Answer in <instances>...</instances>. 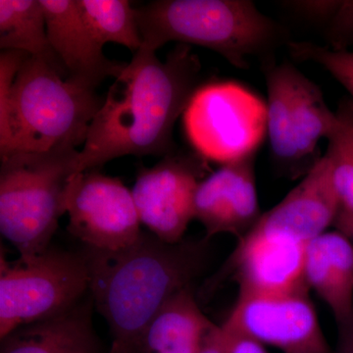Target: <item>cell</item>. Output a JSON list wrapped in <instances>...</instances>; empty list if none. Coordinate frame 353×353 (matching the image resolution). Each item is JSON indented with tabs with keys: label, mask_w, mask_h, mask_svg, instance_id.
<instances>
[{
	"label": "cell",
	"mask_w": 353,
	"mask_h": 353,
	"mask_svg": "<svg viewBox=\"0 0 353 353\" xmlns=\"http://www.w3.org/2000/svg\"><path fill=\"white\" fill-rule=\"evenodd\" d=\"M201 70L192 46L178 44L164 61L155 51L139 48L90 124L79 153L80 171L97 170L127 155L175 152L174 127L199 88Z\"/></svg>",
	"instance_id": "cell-1"
},
{
	"label": "cell",
	"mask_w": 353,
	"mask_h": 353,
	"mask_svg": "<svg viewBox=\"0 0 353 353\" xmlns=\"http://www.w3.org/2000/svg\"><path fill=\"white\" fill-rule=\"evenodd\" d=\"M203 250L201 243H165L150 232L118 252L83 248L88 294L110 330V353H141L146 328L174 294L190 285Z\"/></svg>",
	"instance_id": "cell-2"
},
{
	"label": "cell",
	"mask_w": 353,
	"mask_h": 353,
	"mask_svg": "<svg viewBox=\"0 0 353 353\" xmlns=\"http://www.w3.org/2000/svg\"><path fill=\"white\" fill-rule=\"evenodd\" d=\"M103 102L46 60L28 57L17 77L0 74V157L78 150Z\"/></svg>",
	"instance_id": "cell-3"
},
{
	"label": "cell",
	"mask_w": 353,
	"mask_h": 353,
	"mask_svg": "<svg viewBox=\"0 0 353 353\" xmlns=\"http://www.w3.org/2000/svg\"><path fill=\"white\" fill-rule=\"evenodd\" d=\"M136 14L141 48L157 52L171 41L202 46L240 69L280 37L279 26L248 0H157Z\"/></svg>",
	"instance_id": "cell-4"
},
{
	"label": "cell",
	"mask_w": 353,
	"mask_h": 353,
	"mask_svg": "<svg viewBox=\"0 0 353 353\" xmlns=\"http://www.w3.org/2000/svg\"><path fill=\"white\" fill-rule=\"evenodd\" d=\"M80 150L17 152L1 159L0 232L19 252L32 257L51 245L65 214V190L80 173Z\"/></svg>",
	"instance_id": "cell-5"
},
{
	"label": "cell",
	"mask_w": 353,
	"mask_h": 353,
	"mask_svg": "<svg viewBox=\"0 0 353 353\" xmlns=\"http://www.w3.org/2000/svg\"><path fill=\"white\" fill-rule=\"evenodd\" d=\"M0 260V339L75 307L90 288L82 252L50 245L36 256Z\"/></svg>",
	"instance_id": "cell-6"
},
{
	"label": "cell",
	"mask_w": 353,
	"mask_h": 353,
	"mask_svg": "<svg viewBox=\"0 0 353 353\" xmlns=\"http://www.w3.org/2000/svg\"><path fill=\"white\" fill-rule=\"evenodd\" d=\"M185 136L197 155L222 165L255 157L267 137V105L233 81L199 85L183 114Z\"/></svg>",
	"instance_id": "cell-7"
},
{
	"label": "cell",
	"mask_w": 353,
	"mask_h": 353,
	"mask_svg": "<svg viewBox=\"0 0 353 353\" xmlns=\"http://www.w3.org/2000/svg\"><path fill=\"white\" fill-rule=\"evenodd\" d=\"M267 137L281 163L294 164L314 154L322 139L338 125L320 88L289 63L266 71Z\"/></svg>",
	"instance_id": "cell-8"
},
{
	"label": "cell",
	"mask_w": 353,
	"mask_h": 353,
	"mask_svg": "<svg viewBox=\"0 0 353 353\" xmlns=\"http://www.w3.org/2000/svg\"><path fill=\"white\" fill-rule=\"evenodd\" d=\"M219 336L223 343L243 339L285 353H332L307 290L240 294Z\"/></svg>",
	"instance_id": "cell-9"
},
{
	"label": "cell",
	"mask_w": 353,
	"mask_h": 353,
	"mask_svg": "<svg viewBox=\"0 0 353 353\" xmlns=\"http://www.w3.org/2000/svg\"><path fill=\"white\" fill-rule=\"evenodd\" d=\"M63 206L69 233L83 248L118 252L134 245L143 231L132 190L118 178L97 170L72 176Z\"/></svg>",
	"instance_id": "cell-10"
},
{
	"label": "cell",
	"mask_w": 353,
	"mask_h": 353,
	"mask_svg": "<svg viewBox=\"0 0 353 353\" xmlns=\"http://www.w3.org/2000/svg\"><path fill=\"white\" fill-rule=\"evenodd\" d=\"M202 159L173 152L153 167L139 171L132 190L139 220L159 240L183 241L194 219V197Z\"/></svg>",
	"instance_id": "cell-11"
},
{
	"label": "cell",
	"mask_w": 353,
	"mask_h": 353,
	"mask_svg": "<svg viewBox=\"0 0 353 353\" xmlns=\"http://www.w3.org/2000/svg\"><path fill=\"white\" fill-rule=\"evenodd\" d=\"M307 245L285 234L252 228L241 239L232 257L240 294H285L308 290Z\"/></svg>",
	"instance_id": "cell-12"
},
{
	"label": "cell",
	"mask_w": 353,
	"mask_h": 353,
	"mask_svg": "<svg viewBox=\"0 0 353 353\" xmlns=\"http://www.w3.org/2000/svg\"><path fill=\"white\" fill-rule=\"evenodd\" d=\"M260 217L254 157L223 165L197 185L194 219L205 228L206 238L219 234L243 238Z\"/></svg>",
	"instance_id": "cell-13"
},
{
	"label": "cell",
	"mask_w": 353,
	"mask_h": 353,
	"mask_svg": "<svg viewBox=\"0 0 353 353\" xmlns=\"http://www.w3.org/2000/svg\"><path fill=\"white\" fill-rule=\"evenodd\" d=\"M339 212L340 201L332 179L331 163L324 155L296 188L260 217L253 229L309 243L326 233Z\"/></svg>",
	"instance_id": "cell-14"
},
{
	"label": "cell",
	"mask_w": 353,
	"mask_h": 353,
	"mask_svg": "<svg viewBox=\"0 0 353 353\" xmlns=\"http://www.w3.org/2000/svg\"><path fill=\"white\" fill-rule=\"evenodd\" d=\"M46 15L51 48L63 64L67 80L97 90L104 80L118 78L127 64L104 55L83 20L77 0H39Z\"/></svg>",
	"instance_id": "cell-15"
},
{
	"label": "cell",
	"mask_w": 353,
	"mask_h": 353,
	"mask_svg": "<svg viewBox=\"0 0 353 353\" xmlns=\"http://www.w3.org/2000/svg\"><path fill=\"white\" fill-rule=\"evenodd\" d=\"M305 281L334 316L339 326L353 320V245L340 231L308 243Z\"/></svg>",
	"instance_id": "cell-16"
},
{
	"label": "cell",
	"mask_w": 353,
	"mask_h": 353,
	"mask_svg": "<svg viewBox=\"0 0 353 353\" xmlns=\"http://www.w3.org/2000/svg\"><path fill=\"white\" fill-rule=\"evenodd\" d=\"M92 306L90 296L63 314L14 330L1 339L0 353H101Z\"/></svg>",
	"instance_id": "cell-17"
},
{
	"label": "cell",
	"mask_w": 353,
	"mask_h": 353,
	"mask_svg": "<svg viewBox=\"0 0 353 353\" xmlns=\"http://www.w3.org/2000/svg\"><path fill=\"white\" fill-rule=\"evenodd\" d=\"M216 328L188 285L174 294L150 323L141 341V353H199Z\"/></svg>",
	"instance_id": "cell-18"
},
{
	"label": "cell",
	"mask_w": 353,
	"mask_h": 353,
	"mask_svg": "<svg viewBox=\"0 0 353 353\" xmlns=\"http://www.w3.org/2000/svg\"><path fill=\"white\" fill-rule=\"evenodd\" d=\"M0 48L41 58L67 79L63 64L51 48L39 0H0Z\"/></svg>",
	"instance_id": "cell-19"
},
{
	"label": "cell",
	"mask_w": 353,
	"mask_h": 353,
	"mask_svg": "<svg viewBox=\"0 0 353 353\" xmlns=\"http://www.w3.org/2000/svg\"><path fill=\"white\" fill-rule=\"evenodd\" d=\"M83 20L99 46L117 43L136 53L143 46L136 7L128 0H77Z\"/></svg>",
	"instance_id": "cell-20"
},
{
	"label": "cell",
	"mask_w": 353,
	"mask_h": 353,
	"mask_svg": "<svg viewBox=\"0 0 353 353\" xmlns=\"http://www.w3.org/2000/svg\"><path fill=\"white\" fill-rule=\"evenodd\" d=\"M338 114V125L328 138L326 157L340 201V212L353 216V106L345 102Z\"/></svg>",
	"instance_id": "cell-21"
},
{
	"label": "cell",
	"mask_w": 353,
	"mask_h": 353,
	"mask_svg": "<svg viewBox=\"0 0 353 353\" xmlns=\"http://www.w3.org/2000/svg\"><path fill=\"white\" fill-rule=\"evenodd\" d=\"M296 12L310 19L327 20L333 50H345L353 41V1L289 2Z\"/></svg>",
	"instance_id": "cell-22"
},
{
	"label": "cell",
	"mask_w": 353,
	"mask_h": 353,
	"mask_svg": "<svg viewBox=\"0 0 353 353\" xmlns=\"http://www.w3.org/2000/svg\"><path fill=\"white\" fill-rule=\"evenodd\" d=\"M290 52L296 59L321 65L347 90L353 106V53L312 43H290Z\"/></svg>",
	"instance_id": "cell-23"
},
{
	"label": "cell",
	"mask_w": 353,
	"mask_h": 353,
	"mask_svg": "<svg viewBox=\"0 0 353 353\" xmlns=\"http://www.w3.org/2000/svg\"><path fill=\"white\" fill-rule=\"evenodd\" d=\"M223 343L227 347V353H267L263 345L250 340L241 339Z\"/></svg>",
	"instance_id": "cell-24"
},
{
	"label": "cell",
	"mask_w": 353,
	"mask_h": 353,
	"mask_svg": "<svg viewBox=\"0 0 353 353\" xmlns=\"http://www.w3.org/2000/svg\"><path fill=\"white\" fill-rule=\"evenodd\" d=\"M339 330L340 336L336 353H353V320L339 326Z\"/></svg>",
	"instance_id": "cell-25"
},
{
	"label": "cell",
	"mask_w": 353,
	"mask_h": 353,
	"mask_svg": "<svg viewBox=\"0 0 353 353\" xmlns=\"http://www.w3.org/2000/svg\"><path fill=\"white\" fill-rule=\"evenodd\" d=\"M199 353H227V348L223 345L219 336V327L208 336L205 345Z\"/></svg>",
	"instance_id": "cell-26"
},
{
	"label": "cell",
	"mask_w": 353,
	"mask_h": 353,
	"mask_svg": "<svg viewBox=\"0 0 353 353\" xmlns=\"http://www.w3.org/2000/svg\"><path fill=\"white\" fill-rule=\"evenodd\" d=\"M334 225L338 227V231L345 234L350 240H353V216L339 212Z\"/></svg>",
	"instance_id": "cell-27"
},
{
	"label": "cell",
	"mask_w": 353,
	"mask_h": 353,
	"mask_svg": "<svg viewBox=\"0 0 353 353\" xmlns=\"http://www.w3.org/2000/svg\"><path fill=\"white\" fill-rule=\"evenodd\" d=\"M353 53V52H352Z\"/></svg>",
	"instance_id": "cell-28"
}]
</instances>
